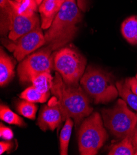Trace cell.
Listing matches in <instances>:
<instances>
[{"instance_id":"cell-28","label":"cell","mask_w":137,"mask_h":155,"mask_svg":"<svg viewBox=\"0 0 137 155\" xmlns=\"http://www.w3.org/2000/svg\"><path fill=\"white\" fill-rule=\"evenodd\" d=\"M42 1H43V0H36V3H37V5H38V6L41 4V3L42 2Z\"/></svg>"},{"instance_id":"cell-29","label":"cell","mask_w":137,"mask_h":155,"mask_svg":"<svg viewBox=\"0 0 137 155\" xmlns=\"http://www.w3.org/2000/svg\"><path fill=\"white\" fill-rule=\"evenodd\" d=\"M14 1H16L17 2H20L22 1V0H14Z\"/></svg>"},{"instance_id":"cell-17","label":"cell","mask_w":137,"mask_h":155,"mask_svg":"<svg viewBox=\"0 0 137 155\" xmlns=\"http://www.w3.org/2000/svg\"><path fill=\"white\" fill-rule=\"evenodd\" d=\"M51 93H42L34 86L26 88L20 95V98L32 103H45L49 99Z\"/></svg>"},{"instance_id":"cell-11","label":"cell","mask_w":137,"mask_h":155,"mask_svg":"<svg viewBox=\"0 0 137 155\" xmlns=\"http://www.w3.org/2000/svg\"><path fill=\"white\" fill-rule=\"evenodd\" d=\"M60 9L55 0H43L38 7L42 29L47 30L51 27Z\"/></svg>"},{"instance_id":"cell-9","label":"cell","mask_w":137,"mask_h":155,"mask_svg":"<svg viewBox=\"0 0 137 155\" xmlns=\"http://www.w3.org/2000/svg\"><path fill=\"white\" fill-rule=\"evenodd\" d=\"M39 26L40 21L36 13L32 15L19 14L14 11L12 6L6 24L1 32L5 34L9 30L8 38L14 41Z\"/></svg>"},{"instance_id":"cell-14","label":"cell","mask_w":137,"mask_h":155,"mask_svg":"<svg viewBox=\"0 0 137 155\" xmlns=\"http://www.w3.org/2000/svg\"><path fill=\"white\" fill-rule=\"evenodd\" d=\"M121 32L126 40L132 45H137V16L126 19L121 25Z\"/></svg>"},{"instance_id":"cell-24","label":"cell","mask_w":137,"mask_h":155,"mask_svg":"<svg viewBox=\"0 0 137 155\" xmlns=\"http://www.w3.org/2000/svg\"><path fill=\"white\" fill-rule=\"evenodd\" d=\"M12 147V144L9 142H0V154H3L6 151H8Z\"/></svg>"},{"instance_id":"cell-3","label":"cell","mask_w":137,"mask_h":155,"mask_svg":"<svg viewBox=\"0 0 137 155\" xmlns=\"http://www.w3.org/2000/svg\"><path fill=\"white\" fill-rule=\"evenodd\" d=\"M80 84L96 104L110 102L119 95L112 74L98 68L88 66L81 77Z\"/></svg>"},{"instance_id":"cell-8","label":"cell","mask_w":137,"mask_h":155,"mask_svg":"<svg viewBox=\"0 0 137 155\" xmlns=\"http://www.w3.org/2000/svg\"><path fill=\"white\" fill-rule=\"evenodd\" d=\"M42 29L39 26L16 40H3V43L17 61H22L30 53L46 45Z\"/></svg>"},{"instance_id":"cell-16","label":"cell","mask_w":137,"mask_h":155,"mask_svg":"<svg viewBox=\"0 0 137 155\" xmlns=\"http://www.w3.org/2000/svg\"><path fill=\"white\" fill-rule=\"evenodd\" d=\"M54 77L51 72H45L35 75L32 79L31 82L36 88L42 93H50L52 86Z\"/></svg>"},{"instance_id":"cell-22","label":"cell","mask_w":137,"mask_h":155,"mask_svg":"<svg viewBox=\"0 0 137 155\" xmlns=\"http://www.w3.org/2000/svg\"><path fill=\"white\" fill-rule=\"evenodd\" d=\"M0 137L3 139H5V140H10L14 137V134L10 128L5 126L2 123H1V125H0Z\"/></svg>"},{"instance_id":"cell-1","label":"cell","mask_w":137,"mask_h":155,"mask_svg":"<svg viewBox=\"0 0 137 155\" xmlns=\"http://www.w3.org/2000/svg\"><path fill=\"white\" fill-rule=\"evenodd\" d=\"M51 91L60 107L62 120L72 118L76 128L84 118L93 111L87 94L81 86L67 84L57 72L53 79Z\"/></svg>"},{"instance_id":"cell-13","label":"cell","mask_w":137,"mask_h":155,"mask_svg":"<svg viewBox=\"0 0 137 155\" xmlns=\"http://www.w3.org/2000/svg\"><path fill=\"white\" fill-rule=\"evenodd\" d=\"M134 131L124 138L119 143L114 145L109 155H136V148L133 142Z\"/></svg>"},{"instance_id":"cell-6","label":"cell","mask_w":137,"mask_h":155,"mask_svg":"<svg viewBox=\"0 0 137 155\" xmlns=\"http://www.w3.org/2000/svg\"><path fill=\"white\" fill-rule=\"evenodd\" d=\"M67 43L65 41L51 43L45 47L26 57L21 61L17 68L20 81L22 83L31 82L33 77L38 74L45 72H51L53 69L52 51Z\"/></svg>"},{"instance_id":"cell-26","label":"cell","mask_w":137,"mask_h":155,"mask_svg":"<svg viewBox=\"0 0 137 155\" xmlns=\"http://www.w3.org/2000/svg\"><path fill=\"white\" fill-rule=\"evenodd\" d=\"M133 142H134V145L135 147L136 148V155H137V125L136 126V128L134 130V133H133Z\"/></svg>"},{"instance_id":"cell-2","label":"cell","mask_w":137,"mask_h":155,"mask_svg":"<svg viewBox=\"0 0 137 155\" xmlns=\"http://www.w3.org/2000/svg\"><path fill=\"white\" fill-rule=\"evenodd\" d=\"M82 19L81 10L76 0H65L55 17L51 27L44 34L46 44L56 41H69L74 36L76 27Z\"/></svg>"},{"instance_id":"cell-12","label":"cell","mask_w":137,"mask_h":155,"mask_svg":"<svg viewBox=\"0 0 137 155\" xmlns=\"http://www.w3.org/2000/svg\"><path fill=\"white\" fill-rule=\"evenodd\" d=\"M15 62L1 48L0 50V85H6L14 77Z\"/></svg>"},{"instance_id":"cell-18","label":"cell","mask_w":137,"mask_h":155,"mask_svg":"<svg viewBox=\"0 0 137 155\" xmlns=\"http://www.w3.org/2000/svg\"><path fill=\"white\" fill-rule=\"evenodd\" d=\"M74 122L72 118L69 117L65 120V124L61 130L60 135V154L67 155L68 153V145L72 132Z\"/></svg>"},{"instance_id":"cell-31","label":"cell","mask_w":137,"mask_h":155,"mask_svg":"<svg viewBox=\"0 0 137 155\" xmlns=\"http://www.w3.org/2000/svg\"><path fill=\"white\" fill-rule=\"evenodd\" d=\"M35 1H36V0H35Z\"/></svg>"},{"instance_id":"cell-27","label":"cell","mask_w":137,"mask_h":155,"mask_svg":"<svg viewBox=\"0 0 137 155\" xmlns=\"http://www.w3.org/2000/svg\"><path fill=\"white\" fill-rule=\"evenodd\" d=\"M55 3H56L57 5L58 6V7L59 8H60L61 6H62L64 3L65 2V0H55Z\"/></svg>"},{"instance_id":"cell-30","label":"cell","mask_w":137,"mask_h":155,"mask_svg":"<svg viewBox=\"0 0 137 155\" xmlns=\"http://www.w3.org/2000/svg\"><path fill=\"white\" fill-rule=\"evenodd\" d=\"M135 77H136V78L137 79V74H136V76H135Z\"/></svg>"},{"instance_id":"cell-15","label":"cell","mask_w":137,"mask_h":155,"mask_svg":"<svg viewBox=\"0 0 137 155\" xmlns=\"http://www.w3.org/2000/svg\"><path fill=\"white\" fill-rule=\"evenodd\" d=\"M116 86L119 95L128 104L132 109L137 112V95L132 92L127 79L116 82Z\"/></svg>"},{"instance_id":"cell-25","label":"cell","mask_w":137,"mask_h":155,"mask_svg":"<svg viewBox=\"0 0 137 155\" xmlns=\"http://www.w3.org/2000/svg\"><path fill=\"white\" fill-rule=\"evenodd\" d=\"M77 5L81 11L85 12L87 8V0H77Z\"/></svg>"},{"instance_id":"cell-7","label":"cell","mask_w":137,"mask_h":155,"mask_svg":"<svg viewBox=\"0 0 137 155\" xmlns=\"http://www.w3.org/2000/svg\"><path fill=\"white\" fill-rule=\"evenodd\" d=\"M104 126L116 137L123 139L132 133L137 125V114L129 110L127 103L119 99L115 106L101 111Z\"/></svg>"},{"instance_id":"cell-20","label":"cell","mask_w":137,"mask_h":155,"mask_svg":"<svg viewBox=\"0 0 137 155\" xmlns=\"http://www.w3.org/2000/svg\"><path fill=\"white\" fill-rule=\"evenodd\" d=\"M0 118L5 122L19 127L25 126V122L19 115L14 113L10 108L5 105L0 106Z\"/></svg>"},{"instance_id":"cell-5","label":"cell","mask_w":137,"mask_h":155,"mask_svg":"<svg viewBox=\"0 0 137 155\" xmlns=\"http://www.w3.org/2000/svg\"><path fill=\"white\" fill-rule=\"evenodd\" d=\"M86 64L84 56L68 46L53 53V69L70 85H79L78 82L84 73Z\"/></svg>"},{"instance_id":"cell-19","label":"cell","mask_w":137,"mask_h":155,"mask_svg":"<svg viewBox=\"0 0 137 155\" xmlns=\"http://www.w3.org/2000/svg\"><path fill=\"white\" fill-rule=\"evenodd\" d=\"M14 11L19 14L32 15L36 13L38 5L35 0H22L20 2L11 0Z\"/></svg>"},{"instance_id":"cell-21","label":"cell","mask_w":137,"mask_h":155,"mask_svg":"<svg viewBox=\"0 0 137 155\" xmlns=\"http://www.w3.org/2000/svg\"><path fill=\"white\" fill-rule=\"evenodd\" d=\"M17 110L18 113L23 116L30 119L34 120L36 118L38 106L35 104V103L24 100L18 104Z\"/></svg>"},{"instance_id":"cell-10","label":"cell","mask_w":137,"mask_h":155,"mask_svg":"<svg viewBox=\"0 0 137 155\" xmlns=\"http://www.w3.org/2000/svg\"><path fill=\"white\" fill-rule=\"evenodd\" d=\"M50 101L48 105L44 106L39 113L37 125L42 131H54L58 127L62 120L60 107L55 98Z\"/></svg>"},{"instance_id":"cell-4","label":"cell","mask_w":137,"mask_h":155,"mask_svg":"<svg viewBox=\"0 0 137 155\" xmlns=\"http://www.w3.org/2000/svg\"><path fill=\"white\" fill-rule=\"evenodd\" d=\"M78 147L81 155H95L108 138L100 114L94 113L81 124Z\"/></svg>"},{"instance_id":"cell-23","label":"cell","mask_w":137,"mask_h":155,"mask_svg":"<svg viewBox=\"0 0 137 155\" xmlns=\"http://www.w3.org/2000/svg\"><path fill=\"white\" fill-rule=\"evenodd\" d=\"M126 79L130 85V89L132 92L137 95V79L136 77H130V78H127Z\"/></svg>"}]
</instances>
